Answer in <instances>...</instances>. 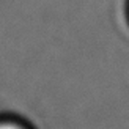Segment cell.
Wrapping results in <instances>:
<instances>
[{
	"label": "cell",
	"mask_w": 129,
	"mask_h": 129,
	"mask_svg": "<svg viewBox=\"0 0 129 129\" xmlns=\"http://www.w3.org/2000/svg\"><path fill=\"white\" fill-rule=\"evenodd\" d=\"M0 129H33L28 123L17 118H2L0 120Z\"/></svg>",
	"instance_id": "cell-1"
}]
</instances>
